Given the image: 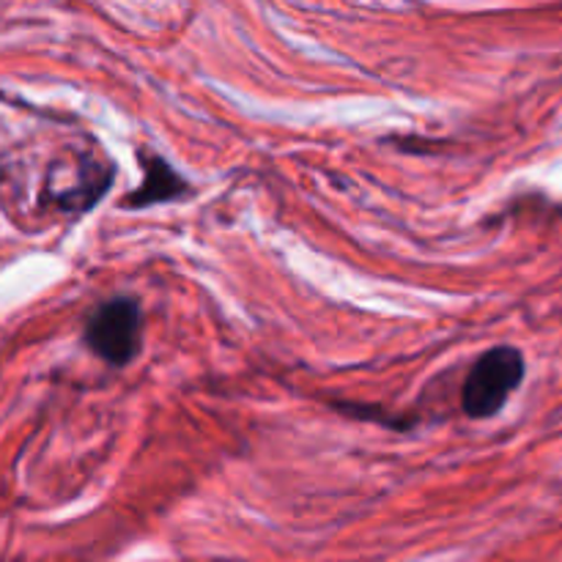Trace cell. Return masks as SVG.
<instances>
[{"mask_svg": "<svg viewBox=\"0 0 562 562\" xmlns=\"http://www.w3.org/2000/svg\"><path fill=\"white\" fill-rule=\"evenodd\" d=\"M525 373V355L516 346H494L472 366L461 390V406L475 420H488L521 387Z\"/></svg>", "mask_w": 562, "mask_h": 562, "instance_id": "obj_1", "label": "cell"}, {"mask_svg": "<svg viewBox=\"0 0 562 562\" xmlns=\"http://www.w3.org/2000/svg\"><path fill=\"white\" fill-rule=\"evenodd\" d=\"M143 313L130 296H115L97 307L86 327V344L110 366H126L140 351Z\"/></svg>", "mask_w": 562, "mask_h": 562, "instance_id": "obj_2", "label": "cell"}, {"mask_svg": "<svg viewBox=\"0 0 562 562\" xmlns=\"http://www.w3.org/2000/svg\"><path fill=\"white\" fill-rule=\"evenodd\" d=\"M143 165H146V179L132 192L130 206H154V203L173 201V198L190 192L187 181L165 159L151 154V157H143Z\"/></svg>", "mask_w": 562, "mask_h": 562, "instance_id": "obj_3", "label": "cell"}, {"mask_svg": "<svg viewBox=\"0 0 562 562\" xmlns=\"http://www.w3.org/2000/svg\"><path fill=\"white\" fill-rule=\"evenodd\" d=\"M0 181H3V168H0Z\"/></svg>", "mask_w": 562, "mask_h": 562, "instance_id": "obj_4", "label": "cell"}]
</instances>
